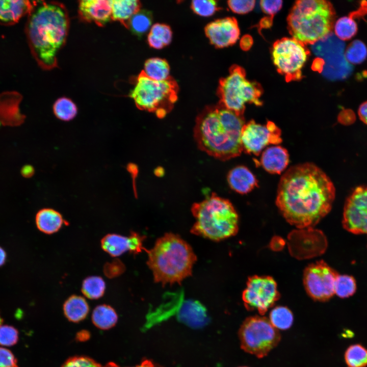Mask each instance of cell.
I'll return each mask as SVG.
<instances>
[{"label": "cell", "instance_id": "f35d334b", "mask_svg": "<svg viewBox=\"0 0 367 367\" xmlns=\"http://www.w3.org/2000/svg\"><path fill=\"white\" fill-rule=\"evenodd\" d=\"M125 270V267L119 259L116 258L111 262L107 263L103 267L104 275L109 278H115L122 274Z\"/></svg>", "mask_w": 367, "mask_h": 367}, {"label": "cell", "instance_id": "d6986e66", "mask_svg": "<svg viewBox=\"0 0 367 367\" xmlns=\"http://www.w3.org/2000/svg\"><path fill=\"white\" fill-rule=\"evenodd\" d=\"M227 180L230 188L241 194L250 192L257 185L254 175L247 168L242 166L231 169L228 173Z\"/></svg>", "mask_w": 367, "mask_h": 367}, {"label": "cell", "instance_id": "74e56055", "mask_svg": "<svg viewBox=\"0 0 367 367\" xmlns=\"http://www.w3.org/2000/svg\"><path fill=\"white\" fill-rule=\"evenodd\" d=\"M61 367H104L93 359L85 356H75L67 359Z\"/></svg>", "mask_w": 367, "mask_h": 367}, {"label": "cell", "instance_id": "e575fe53", "mask_svg": "<svg viewBox=\"0 0 367 367\" xmlns=\"http://www.w3.org/2000/svg\"><path fill=\"white\" fill-rule=\"evenodd\" d=\"M356 289V282L353 277L347 275H338L334 286V293L338 297L348 298L354 294Z\"/></svg>", "mask_w": 367, "mask_h": 367}, {"label": "cell", "instance_id": "60d3db41", "mask_svg": "<svg viewBox=\"0 0 367 367\" xmlns=\"http://www.w3.org/2000/svg\"><path fill=\"white\" fill-rule=\"evenodd\" d=\"M0 367H18L17 361L11 351L0 347Z\"/></svg>", "mask_w": 367, "mask_h": 367}, {"label": "cell", "instance_id": "8fae6325", "mask_svg": "<svg viewBox=\"0 0 367 367\" xmlns=\"http://www.w3.org/2000/svg\"><path fill=\"white\" fill-rule=\"evenodd\" d=\"M279 298L277 284L269 276L250 277L242 293L246 308L249 311L257 310L261 315H264Z\"/></svg>", "mask_w": 367, "mask_h": 367}, {"label": "cell", "instance_id": "2e32d148", "mask_svg": "<svg viewBox=\"0 0 367 367\" xmlns=\"http://www.w3.org/2000/svg\"><path fill=\"white\" fill-rule=\"evenodd\" d=\"M112 1L84 0L80 2L78 10L86 20L105 24L112 18Z\"/></svg>", "mask_w": 367, "mask_h": 367}, {"label": "cell", "instance_id": "c3c4849f", "mask_svg": "<svg viewBox=\"0 0 367 367\" xmlns=\"http://www.w3.org/2000/svg\"><path fill=\"white\" fill-rule=\"evenodd\" d=\"M21 173L23 176L30 177L34 174V169L32 166L27 165L22 168Z\"/></svg>", "mask_w": 367, "mask_h": 367}, {"label": "cell", "instance_id": "d4e9b609", "mask_svg": "<svg viewBox=\"0 0 367 367\" xmlns=\"http://www.w3.org/2000/svg\"><path fill=\"white\" fill-rule=\"evenodd\" d=\"M140 3L137 0L112 1V18L121 22L128 21L140 10Z\"/></svg>", "mask_w": 367, "mask_h": 367}, {"label": "cell", "instance_id": "44dd1931", "mask_svg": "<svg viewBox=\"0 0 367 367\" xmlns=\"http://www.w3.org/2000/svg\"><path fill=\"white\" fill-rule=\"evenodd\" d=\"M35 221L38 229L48 234L57 232L65 223L64 220L59 212L48 208H43L38 211Z\"/></svg>", "mask_w": 367, "mask_h": 367}, {"label": "cell", "instance_id": "e0dca14e", "mask_svg": "<svg viewBox=\"0 0 367 367\" xmlns=\"http://www.w3.org/2000/svg\"><path fill=\"white\" fill-rule=\"evenodd\" d=\"M289 155L287 150L280 146L267 148L261 157V164L263 168L271 173L280 174L287 167Z\"/></svg>", "mask_w": 367, "mask_h": 367}, {"label": "cell", "instance_id": "f546056e", "mask_svg": "<svg viewBox=\"0 0 367 367\" xmlns=\"http://www.w3.org/2000/svg\"><path fill=\"white\" fill-rule=\"evenodd\" d=\"M348 367H366L367 366V349L360 344L350 346L344 354Z\"/></svg>", "mask_w": 367, "mask_h": 367}, {"label": "cell", "instance_id": "816d5d0a", "mask_svg": "<svg viewBox=\"0 0 367 367\" xmlns=\"http://www.w3.org/2000/svg\"><path fill=\"white\" fill-rule=\"evenodd\" d=\"M271 24V20L269 18H265L261 20V26L264 28H268Z\"/></svg>", "mask_w": 367, "mask_h": 367}, {"label": "cell", "instance_id": "7dc6e473", "mask_svg": "<svg viewBox=\"0 0 367 367\" xmlns=\"http://www.w3.org/2000/svg\"><path fill=\"white\" fill-rule=\"evenodd\" d=\"M253 44V39L249 35L244 36L240 41V46L244 50H247L250 48Z\"/></svg>", "mask_w": 367, "mask_h": 367}, {"label": "cell", "instance_id": "277c9868", "mask_svg": "<svg viewBox=\"0 0 367 367\" xmlns=\"http://www.w3.org/2000/svg\"><path fill=\"white\" fill-rule=\"evenodd\" d=\"M147 265L154 281L163 286L180 284L192 273L197 256L191 246L179 235L166 233L156 240L152 248L146 249Z\"/></svg>", "mask_w": 367, "mask_h": 367}, {"label": "cell", "instance_id": "ba28073f", "mask_svg": "<svg viewBox=\"0 0 367 367\" xmlns=\"http://www.w3.org/2000/svg\"><path fill=\"white\" fill-rule=\"evenodd\" d=\"M261 94L259 86L247 80L245 71L239 66H232L229 74L220 81V105L240 115H243L247 103L261 106Z\"/></svg>", "mask_w": 367, "mask_h": 367}, {"label": "cell", "instance_id": "8992f818", "mask_svg": "<svg viewBox=\"0 0 367 367\" xmlns=\"http://www.w3.org/2000/svg\"><path fill=\"white\" fill-rule=\"evenodd\" d=\"M335 13L328 1H298L287 17L290 33L294 39L304 45H312L330 34Z\"/></svg>", "mask_w": 367, "mask_h": 367}, {"label": "cell", "instance_id": "7402d4cb", "mask_svg": "<svg viewBox=\"0 0 367 367\" xmlns=\"http://www.w3.org/2000/svg\"><path fill=\"white\" fill-rule=\"evenodd\" d=\"M63 311L66 318L69 321L77 323L86 318L89 307L83 297L72 295L65 301L63 305Z\"/></svg>", "mask_w": 367, "mask_h": 367}, {"label": "cell", "instance_id": "ee69618b", "mask_svg": "<svg viewBox=\"0 0 367 367\" xmlns=\"http://www.w3.org/2000/svg\"><path fill=\"white\" fill-rule=\"evenodd\" d=\"M338 121L344 125H350L355 120V117L351 112H342L338 116Z\"/></svg>", "mask_w": 367, "mask_h": 367}, {"label": "cell", "instance_id": "8d00e7d4", "mask_svg": "<svg viewBox=\"0 0 367 367\" xmlns=\"http://www.w3.org/2000/svg\"><path fill=\"white\" fill-rule=\"evenodd\" d=\"M18 332L13 326L0 325V345L9 347L16 344L18 340Z\"/></svg>", "mask_w": 367, "mask_h": 367}, {"label": "cell", "instance_id": "4316f807", "mask_svg": "<svg viewBox=\"0 0 367 367\" xmlns=\"http://www.w3.org/2000/svg\"><path fill=\"white\" fill-rule=\"evenodd\" d=\"M172 32L167 24L155 23L152 25L147 37L149 46L154 49H161L171 41Z\"/></svg>", "mask_w": 367, "mask_h": 367}, {"label": "cell", "instance_id": "d590c367", "mask_svg": "<svg viewBox=\"0 0 367 367\" xmlns=\"http://www.w3.org/2000/svg\"><path fill=\"white\" fill-rule=\"evenodd\" d=\"M191 8L196 14L202 17L211 16L219 9L217 2L213 0L193 1Z\"/></svg>", "mask_w": 367, "mask_h": 367}, {"label": "cell", "instance_id": "b9f144b4", "mask_svg": "<svg viewBox=\"0 0 367 367\" xmlns=\"http://www.w3.org/2000/svg\"><path fill=\"white\" fill-rule=\"evenodd\" d=\"M260 5L262 10L266 14L272 16L281 8L282 2L278 0H263L260 1Z\"/></svg>", "mask_w": 367, "mask_h": 367}, {"label": "cell", "instance_id": "f907efd6", "mask_svg": "<svg viewBox=\"0 0 367 367\" xmlns=\"http://www.w3.org/2000/svg\"><path fill=\"white\" fill-rule=\"evenodd\" d=\"M6 260V253L5 250L0 247V267L3 266Z\"/></svg>", "mask_w": 367, "mask_h": 367}, {"label": "cell", "instance_id": "6da1fadb", "mask_svg": "<svg viewBox=\"0 0 367 367\" xmlns=\"http://www.w3.org/2000/svg\"><path fill=\"white\" fill-rule=\"evenodd\" d=\"M335 195L329 177L311 163L289 168L278 184L276 205L285 220L298 228H311L330 211Z\"/></svg>", "mask_w": 367, "mask_h": 367}, {"label": "cell", "instance_id": "1f68e13d", "mask_svg": "<svg viewBox=\"0 0 367 367\" xmlns=\"http://www.w3.org/2000/svg\"><path fill=\"white\" fill-rule=\"evenodd\" d=\"M334 29L335 35L340 40L345 41L353 38L358 28L354 19L349 15L339 18L335 22Z\"/></svg>", "mask_w": 367, "mask_h": 367}, {"label": "cell", "instance_id": "836d02e7", "mask_svg": "<svg viewBox=\"0 0 367 367\" xmlns=\"http://www.w3.org/2000/svg\"><path fill=\"white\" fill-rule=\"evenodd\" d=\"M345 55L349 62L353 64H360L367 57V48L361 41L355 40L347 46Z\"/></svg>", "mask_w": 367, "mask_h": 367}, {"label": "cell", "instance_id": "9c48e42d", "mask_svg": "<svg viewBox=\"0 0 367 367\" xmlns=\"http://www.w3.org/2000/svg\"><path fill=\"white\" fill-rule=\"evenodd\" d=\"M238 336L241 349L259 358L267 356L281 339L278 330L269 320L258 316L247 318L240 327Z\"/></svg>", "mask_w": 367, "mask_h": 367}, {"label": "cell", "instance_id": "7bdbcfd3", "mask_svg": "<svg viewBox=\"0 0 367 367\" xmlns=\"http://www.w3.org/2000/svg\"><path fill=\"white\" fill-rule=\"evenodd\" d=\"M104 367H121L119 365L114 362H109ZM126 367H163L160 364L155 363L153 361L150 359H144L140 363V364L136 365L134 366H126Z\"/></svg>", "mask_w": 367, "mask_h": 367}, {"label": "cell", "instance_id": "f1b7e54d", "mask_svg": "<svg viewBox=\"0 0 367 367\" xmlns=\"http://www.w3.org/2000/svg\"><path fill=\"white\" fill-rule=\"evenodd\" d=\"M269 320L277 329L285 330L292 326L294 316L291 310L287 307L278 306L270 311Z\"/></svg>", "mask_w": 367, "mask_h": 367}, {"label": "cell", "instance_id": "d6a6232c", "mask_svg": "<svg viewBox=\"0 0 367 367\" xmlns=\"http://www.w3.org/2000/svg\"><path fill=\"white\" fill-rule=\"evenodd\" d=\"M53 111L56 116L64 121L72 119L77 114V107L70 99L62 97L58 99L53 106Z\"/></svg>", "mask_w": 367, "mask_h": 367}, {"label": "cell", "instance_id": "681fc988", "mask_svg": "<svg viewBox=\"0 0 367 367\" xmlns=\"http://www.w3.org/2000/svg\"><path fill=\"white\" fill-rule=\"evenodd\" d=\"M89 337V333L87 334V331H81L77 334V338L81 340H85Z\"/></svg>", "mask_w": 367, "mask_h": 367}, {"label": "cell", "instance_id": "9a60e30c", "mask_svg": "<svg viewBox=\"0 0 367 367\" xmlns=\"http://www.w3.org/2000/svg\"><path fill=\"white\" fill-rule=\"evenodd\" d=\"M205 33L212 44L217 48H223L233 45L238 41L240 29L234 18L226 17L207 24Z\"/></svg>", "mask_w": 367, "mask_h": 367}, {"label": "cell", "instance_id": "484cf974", "mask_svg": "<svg viewBox=\"0 0 367 367\" xmlns=\"http://www.w3.org/2000/svg\"><path fill=\"white\" fill-rule=\"evenodd\" d=\"M143 73L148 77L156 81L170 78V67L166 60L160 58L148 59L144 64Z\"/></svg>", "mask_w": 367, "mask_h": 367}, {"label": "cell", "instance_id": "5b68a950", "mask_svg": "<svg viewBox=\"0 0 367 367\" xmlns=\"http://www.w3.org/2000/svg\"><path fill=\"white\" fill-rule=\"evenodd\" d=\"M192 213L195 222L191 232L213 241H221L235 235L239 230V216L227 199L212 194L193 204Z\"/></svg>", "mask_w": 367, "mask_h": 367}, {"label": "cell", "instance_id": "603a6c76", "mask_svg": "<svg viewBox=\"0 0 367 367\" xmlns=\"http://www.w3.org/2000/svg\"><path fill=\"white\" fill-rule=\"evenodd\" d=\"M102 249L113 257H117L130 250V241L128 237L111 233L105 235L101 241Z\"/></svg>", "mask_w": 367, "mask_h": 367}, {"label": "cell", "instance_id": "db71d44e", "mask_svg": "<svg viewBox=\"0 0 367 367\" xmlns=\"http://www.w3.org/2000/svg\"><path fill=\"white\" fill-rule=\"evenodd\" d=\"M240 367H248V366H240Z\"/></svg>", "mask_w": 367, "mask_h": 367}, {"label": "cell", "instance_id": "83f0119b", "mask_svg": "<svg viewBox=\"0 0 367 367\" xmlns=\"http://www.w3.org/2000/svg\"><path fill=\"white\" fill-rule=\"evenodd\" d=\"M152 15L151 12L139 10L128 20V25L132 33L141 37L152 27Z\"/></svg>", "mask_w": 367, "mask_h": 367}, {"label": "cell", "instance_id": "4dcf8cb0", "mask_svg": "<svg viewBox=\"0 0 367 367\" xmlns=\"http://www.w3.org/2000/svg\"><path fill=\"white\" fill-rule=\"evenodd\" d=\"M105 290L104 281L99 276L88 277L82 283V292L87 298L90 299L101 298L103 295Z\"/></svg>", "mask_w": 367, "mask_h": 367}, {"label": "cell", "instance_id": "7a4b0ae2", "mask_svg": "<svg viewBox=\"0 0 367 367\" xmlns=\"http://www.w3.org/2000/svg\"><path fill=\"white\" fill-rule=\"evenodd\" d=\"M240 115L219 105L208 107L197 117L194 136L198 147L221 160L240 155L242 128L245 124Z\"/></svg>", "mask_w": 367, "mask_h": 367}, {"label": "cell", "instance_id": "5bb4252c", "mask_svg": "<svg viewBox=\"0 0 367 367\" xmlns=\"http://www.w3.org/2000/svg\"><path fill=\"white\" fill-rule=\"evenodd\" d=\"M343 225L350 232L367 233V187H357L348 197L344 208Z\"/></svg>", "mask_w": 367, "mask_h": 367}, {"label": "cell", "instance_id": "f6af8a7d", "mask_svg": "<svg viewBox=\"0 0 367 367\" xmlns=\"http://www.w3.org/2000/svg\"><path fill=\"white\" fill-rule=\"evenodd\" d=\"M367 14V1L360 2V6L358 9L351 12L349 15L353 19L359 17Z\"/></svg>", "mask_w": 367, "mask_h": 367}, {"label": "cell", "instance_id": "30bf717a", "mask_svg": "<svg viewBox=\"0 0 367 367\" xmlns=\"http://www.w3.org/2000/svg\"><path fill=\"white\" fill-rule=\"evenodd\" d=\"M309 51L305 45L293 38H283L276 41L272 49L274 65L287 81L302 77V69Z\"/></svg>", "mask_w": 367, "mask_h": 367}, {"label": "cell", "instance_id": "3957f363", "mask_svg": "<svg viewBox=\"0 0 367 367\" xmlns=\"http://www.w3.org/2000/svg\"><path fill=\"white\" fill-rule=\"evenodd\" d=\"M67 29V15L60 6L43 3L33 10L28 20L27 33L33 53L41 65L45 68L55 65Z\"/></svg>", "mask_w": 367, "mask_h": 367}, {"label": "cell", "instance_id": "cb8c5ba5", "mask_svg": "<svg viewBox=\"0 0 367 367\" xmlns=\"http://www.w3.org/2000/svg\"><path fill=\"white\" fill-rule=\"evenodd\" d=\"M94 325L101 330H108L114 327L118 320V316L113 308L107 304L96 306L92 314Z\"/></svg>", "mask_w": 367, "mask_h": 367}, {"label": "cell", "instance_id": "7c38bea8", "mask_svg": "<svg viewBox=\"0 0 367 367\" xmlns=\"http://www.w3.org/2000/svg\"><path fill=\"white\" fill-rule=\"evenodd\" d=\"M338 273L323 260L308 265L303 276L307 294L315 301H325L334 293L335 282Z\"/></svg>", "mask_w": 367, "mask_h": 367}, {"label": "cell", "instance_id": "52a82bcc", "mask_svg": "<svg viewBox=\"0 0 367 367\" xmlns=\"http://www.w3.org/2000/svg\"><path fill=\"white\" fill-rule=\"evenodd\" d=\"M177 89L176 83L171 77L156 81L142 72L137 77L129 96L139 109L153 112L158 117L163 118L171 110L176 101Z\"/></svg>", "mask_w": 367, "mask_h": 367}, {"label": "cell", "instance_id": "ac0fdd59", "mask_svg": "<svg viewBox=\"0 0 367 367\" xmlns=\"http://www.w3.org/2000/svg\"><path fill=\"white\" fill-rule=\"evenodd\" d=\"M177 316L180 321L195 328L204 326L208 320L204 307L193 301L185 302Z\"/></svg>", "mask_w": 367, "mask_h": 367}, {"label": "cell", "instance_id": "ab89813d", "mask_svg": "<svg viewBox=\"0 0 367 367\" xmlns=\"http://www.w3.org/2000/svg\"><path fill=\"white\" fill-rule=\"evenodd\" d=\"M255 3V1L252 0H231L227 2L231 10L237 14H245L251 11L254 7Z\"/></svg>", "mask_w": 367, "mask_h": 367}, {"label": "cell", "instance_id": "bcb514c9", "mask_svg": "<svg viewBox=\"0 0 367 367\" xmlns=\"http://www.w3.org/2000/svg\"><path fill=\"white\" fill-rule=\"evenodd\" d=\"M358 114L360 119L367 125V101L362 103L358 109Z\"/></svg>", "mask_w": 367, "mask_h": 367}, {"label": "cell", "instance_id": "ffe728a7", "mask_svg": "<svg viewBox=\"0 0 367 367\" xmlns=\"http://www.w3.org/2000/svg\"><path fill=\"white\" fill-rule=\"evenodd\" d=\"M32 8L28 1H0V23H14L30 12Z\"/></svg>", "mask_w": 367, "mask_h": 367}, {"label": "cell", "instance_id": "f5cc1de1", "mask_svg": "<svg viewBox=\"0 0 367 367\" xmlns=\"http://www.w3.org/2000/svg\"><path fill=\"white\" fill-rule=\"evenodd\" d=\"M2 322H3V319L1 318V315H0V325H2Z\"/></svg>", "mask_w": 367, "mask_h": 367}, {"label": "cell", "instance_id": "4fadbf2b", "mask_svg": "<svg viewBox=\"0 0 367 367\" xmlns=\"http://www.w3.org/2000/svg\"><path fill=\"white\" fill-rule=\"evenodd\" d=\"M281 130L274 123L268 121L266 125L251 120L242 128L241 142L243 150L248 153L258 155L261 150L270 144L281 142Z\"/></svg>", "mask_w": 367, "mask_h": 367}]
</instances>
